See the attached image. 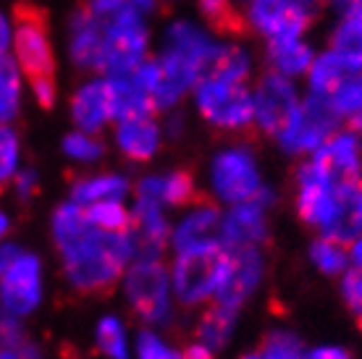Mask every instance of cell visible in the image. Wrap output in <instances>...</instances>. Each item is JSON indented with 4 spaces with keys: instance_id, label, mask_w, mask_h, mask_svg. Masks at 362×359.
<instances>
[{
    "instance_id": "obj_1",
    "label": "cell",
    "mask_w": 362,
    "mask_h": 359,
    "mask_svg": "<svg viewBox=\"0 0 362 359\" xmlns=\"http://www.w3.org/2000/svg\"><path fill=\"white\" fill-rule=\"evenodd\" d=\"M53 239L64 257L69 283L90 297L113 294L127 262L134 257V242L129 231L98 228L74 199L55 210Z\"/></svg>"
},
{
    "instance_id": "obj_2",
    "label": "cell",
    "mask_w": 362,
    "mask_h": 359,
    "mask_svg": "<svg viewBox=\"0 0 362 359\" xmlns=\"http://www.w3.org/2000/svg\"><path fill=\"white\" fill-rule=\"evenodd\" d=\"M228 249L223 244L213 242L189 244L179 249L173 265V288L181 305H199L208 297L218 294V288L226 278Z\"/></svg>"
},
{
    "instance_id": "obj_3",
    "label": "cell",
    "mask_w": 362,
    "mask_h": 359,
    "mask_svg": "<svg viewBox=\"0 0 362 359\" xmlns=\"http://www.w3.org/2000/svg\"><path fill=\"white\" fill-rule=\"evenodd\" d=\"M197 108L210 124L228 131H245L255 124L252 95L245 81L221 73H205L197 81Z\"/></svg>"
},
{
    "instance_id": "obj_4",
    "label": "cell",
    "mask_w": 362,
    "mask_h": 359,
    "mask_svg": "<svg viewBox=\"0 0 362 359\" xmlns=\"http://www.w3.org/2000/svg\"><path fill=\"white\" fill-rule=\"evenodd\" d=\"M147 50V32L134 8H121L116 16L103 21V53L100 69L110 76L132 73L142 63Z\"/></svg>"
},
{
    "instance_id": "obj_5",
    "label": "cell",
    "mask_w": 362,
    "mask_h": 359,
    "mask_svg": "<svg viewBox=\"0 0 362 359\" xmlns=\"http://www.w3.org/2000/svg\"><path fill=\"white\" fill-rule=\"evenodd\" d=\"M354 184V181H352ZM297 213L305 223L315 225L320 231H326L334 223L341 207L344 189L349 184H339L320 163L310 160L297 171Z\"/></svg>"
},
{
    "instance_id": "obj_6",
    "label": "cell",
    "mask_w": 362,
    "mask_h": 359,
    "mask_svg": "<svg viewBox=\"0 0 362 359\" xmlns=\"http://www.w3.org/2000/svg\"><path fill=\"white\" fill-rule=\"evenodd\" d=\"M127 297L139 317L160 325L171 314L168 299V273L160 257H139L127 273Z\"/></svg>"
},
{
    "instance_id": "obj_7",
    "label": "cell",
    "mask_w": 362,
    "mask_h": 359,
    "mask_svg": "<svg viewBox=\"0 0 362 359\" xmlns=\"http://www.w3.org/2000/svg\"><path fill=\"white\" fill-rule=\"evenodd\" d=\"M336 124H339V118L328 108L326 100L310 95L308 102L294 108L289 121L284 124V129L276 136L286 153H310V150H317L334 134Z\"/></svg>"
},
{
    "instance_id": "obj_8",
    "label": "cell",
    "mask_w": 362,
    "mask_h": 359,
    "mask_svg": "<svg viewBox=\"0 0 362 359\" xmlns=\"http://www.w3.org/2000/svg\"><path fill=\"white\" fill-rule=\"evenodd\" d=\"M13 47H16L18 69L29 79L53 76V50L47 40L45 16L32 6L16 8V29H13Z\"/></svg>"
},
{
    "instance_id": "obj_9",
    "label": "cell",
    "mask_w": 362,
    "mask_h": 359,
    "mask_svg": "<svg viewBox=\"0 0 362 359\" xmlns=\"http://www.w3.org/2000/svg\"><path fill=\"white\" fill-rule=\"evenodd\" d=\"M213 187L218 197L226 202H255L263 192V181L255 165V158L247 150H226L213 160Z\"/></svg>"
},
{
    "instance_id": "obj_10",
    "label": "cell",
    "mask_w": 362,
    "mask_h": 359,
    "mask_svg": "<svg viewBox=\"0 0 362 359\" xmlns=\"http://www.w3.org/2000/svg\"><path fill=\"white\" fill-rule=\"evenodd\" d=\"M40 260L35 254L18 252L16 260L11 262L6 273L0 276V302L6 307V312L13 317L29 314L40 305Z\"/></svg>"
},
{
    "instance_id": "obj_11",
    "label": "cell",
    "mask_w": 362,
    "mask_h": 359,
    "mask_svg": "<svg viewBox=\"0 0 362 359\" xmlns=\"http://www.w3.org/2000/svg\"><path fill=\"white\" fill-rule=\"evenodd\" d=\"M255 105V124L263 129L265 134H279L284 124L289 121L294 108L299 105L297 90L284 73H268L252 98Z\"/></svg>"
},
{
    "instance_id": "obj_12",
    "label": "cell",
    "mask_w": 362,
    "mask_h": 359,
    "mask_svg": "<svg viewBox=\"0 0 362 359\" xmlns=\"http://www.w3.org/2000/svg\"><path fill=\"white\" fill-rule=\"evenodd\" d=\"M228 249V270L226 278L221 283L216 294V302L221 305H228L239 310L245 305V299L252 294L257 283H260V276H263V260H260V252L252 244H245V247H226Z\"/></svg>"
},
{
    "instance_id": "obj_13",
    "label": "cell",
    "mask_w": 362,
    "mask_h": 359,
    "mask_svg": "<svg viewBox=\"0 0 362 359\" xmlns=\"http://www.w3.org/2000/svg\"><path fill=\"white\" fill-rule=\"evenodd\" d=\"M250 21L271 40H294L310 24V6L299 0H255Z\"/></svg>"
},
{
    "instance_id": "obj_14",
    "label": "cell",
    "mask_w": 362,
    "mask_h": 359,
    "mask_svg": "<svg viewBox=\"0 0 362 359\" xmlns=\"http://www.w3.org/2000/svg\"><path fill=\"white\" fill-rule=\"evenodd\" d=\"M129 234L134 242V254L139 257H160L171 242V225L163 218V210L158 202L136 197V210L132 216Z\"/></svg>"
},
{
    "instance_id": "obj_15",
    "label": "cell",
    "mask_w": 362,
    "mask_h": 359,
    "mask_svg": "<svg viewBox=\"0 0 362 359\" xmlns=\"http://www.w3.org/2000/svg\"><path fill=\"white\" fill-rule=\"evenodd\" d=\"M315 163H320L339 184H352L362 176V142L357 134H331L315 150Z\"/></svg>"
},
{
    "instance_id": "obj_16",
    "label": "cell",
    "mask_w": 362,
    "mask_h": 359,
    "mask_svg": "<svg viewBox=\"0 0 362 359\" xmlns=\"http://www.w3.org/2000/svg\"><path fill=\"white\" fill-rule=\"evenodd\" d=\"M263 205L257 202H239L234 210L221 220V244L223 247H245V244H265L268 228H265Z\"/></svg>"
},
{
    "instance_id": "obj_17",
    "label": "cell",
    "mask_w": 362,
    "mask_h": 359,
    "mask_svg": "<svg viewBox=\"0 0 362 359\" xmlns=\"http://www.w3.org/2000/svg\"><path fill=\"white\" fill-rule=\"evenodd\" d=\"M136 197L153 199L158 205H192V202H202V197L194 187V179H192L187 171H173L165 173V176H153V179H145L139 187H136Z\"/></svg>"
},
{
    "instance_id": "obj_18",
    "label": "cell",
    "mask_w": 362,
    "mask_h": 359,
    "mask_svg": "<svg viewBox=\"0 0 362 359\" xmlns=\"http://www.w3.org/2000/svg\"><path fill=\"white\" fill-rule=\"evenodd\" d=\"M74 121L82 126L84 131H98L103 124L113 118V90L108 81H90L74 98Z\"/></svg>"
},
{
    "instance_id": "obj_19",
    "label": "cell",
    "mask_w": 362,
    "mask_h": 359,
    "mask_svg": "<svg viewBox=\"0 0 362 359\" xmlns=\"http://www.w3.org/2000/svg\"><path fill=\"white\" fill-rule=\"evenodd\" d=\"M116 142L121 153L132 160H150L160 147V129L153 121V116L127 118L118 126Z\"/></svg>"
},
{
    "instance_id": "obj_20",
    "label": "cell",
    "mask_w": 362,
    "mask_h": 359,
    "mask_svg": "<svg viewBox=\"0 0 362 359\" xmlns=\"http://www.w3.org/2000/svg\"><path fill=\"white\" fill-rule=\"evenodd\" d=\"M103 53V18L84 8L71 21V58L82 69H100Z\"/></svg>"
},
{
    "instance_id": "obj_21",
    "label": "cell",
    "mask_w": 362,
    "mask_h": 359,
    "mask_svg": "<svg viewBox=\"0 0 362 359\" xmlns=\"http://www.w3.org/2000/svg\"><path fill=\"white\" fill-rule=\"evenodd\" d=\"M213 239L221 242V213L210 199H202V202H197L194 213H189L179 223L176 234H173V247L184 249L189 244L213 242Z\"/></svg>"
},
{
    "instance_id": "obj_22",
    "label": "cell",
    "mask_w": 362,
    "mask_h": 359,
    "mask_svg": "<svg viewBox=\"0 0 362 359\" xmlns=\"http://www.w3.org/2000/svg\"><path fill=\"white\" fill-rule=\"evenodd\" d=\"M110 90H113V118L127 121V118L136 116H150L155 108V102L150 100L132 73L124 76H110Z\"/></svg>"
},
{
    "instance_id": "obj_23",
    "label": "cell",
    "mask_w": 362,
    "mask_h": 359,
    "mask_svg": "<svg viewBox=\"0 0 362 359\" xmlns=\"http://www.w3.org/2000/svg\"><path fill=\"white\" fill-rule=\"evenodd\" d=\"M320 100H326L334 116L352 131H362V71H352L328 98Z\"/></svg>"
},
{
    "instance_id": "obj_24",
    "label": "cell",
    "mask_w": 362,
    "mask_h": 359,
    "mask_svg": "<svg viewBox=\"0 0 362 359\" xmlns=\"http://www.w3.org/2000/svg\"><path fill=\"white\" fill-rule=\"evenodd\" d=\"M236 312H239V310H234V307H228V305H221V302L210 305L208 310L202 312V317H199L197 328H194L197 341L205 343V346L213 351L223 349L228 341V336H231V328H234Z\"/></svg>"
},
{
    "instance_id": "obj_25",
    "label": "cell",
    "mask_w": 362,
    "mask_h": 359,
    "mask_svg": "<svg viewBox=\"0 0 362 359\" xmlns=\"http://www.w3.org/2000/svg\"><path fill=\"white\" fill-rule=\"evenodd\" d=\"M268 55H271L273 69L284 73V76L305 73L310 69V63H313V50L299 37H294V40H271Z\"/></svg>"
},
{
    "instance_id": "obj_26",
    "label": "cell",
    "mask_w": 362,
    "mask_h": 359,
    "mask_svg": "<svg viewBox=\"0 0 362 359\" xmlns=\"http://www.w3.org/2000/svg\"><path fill=\"white\" fill-rule=\"evenodd\" d=\"M129 181L124 176H92V179H79L74 184V202L76 205H95L105 199L127 197Z\"/></svg>"
},
{
    "instance_id": "obj_27",
    "label": "cell",
    "mask_w": 362,
    "mask_h": 359,
    "mask_svg": "<svg viewBox=\"0 0 362 359\" xmlns=\"http://www.w3.org/2000/svg\"><path fill=\"white\" fill-rule=\"evenodd\" d=\"M308 71H310V92H313V98H328L352 73L346 69V63L336 53H331V50L326 55H320L317 61L310 63Z\"/></svg>"
},
{
    "instance_id": "obj_28",
    "label": "cell",
    "mask_w": 362,
    "mask_h": 359,
    "mask_svg": "<svg viewBox=\"0 0 362 359\" xmlns=\"http://www.w3.org/2000/svg\"><path fill=\"white\" fill-rule=\"evenodd\" d=\"M21 69L11 55L0 58V124L13 121L18 113V98H21Z\"/></svg>"
},
{
    "instance_id": "obj_29",
    "label": "cell",
    "mask_w": 362,
    "mask_h": 359,
    "mask_svg": "<svg viewBox=\"0 0 362 359\" xmlns=\"http://www.w3.org/2000/svg\"><path fill=\"white\" fill-rule=\"evenodd\" d=\"M199 11L221 35L242 37L247 32V21L234 8L231 0H199Z\"/></svg>"
},
{
    "instance_id": "obj_30",
    "label": "cell",
    "mask_w": 362,
    "mask_h": 359,
    "mask_svg": "<svg viewBox=\"0 0 362 359\" xmlns=\"http://www.w3.org/2000/svg\"><path fill=\"white\" fill-rule=\"evenodd\" d=\"M87 218L92 223L103 228V231H129L132 225V216L127 213V207L121 205L118 199H105V202H95L87 210Z\"/></svg>"
},
{
    "instance_id": "obj_31",
    "label": "cell",
    "mask_w": 362,
    "mask_h": 359,
    "mask_svg": "<svg viewBox=\"0 0 362 359\" xmlns=\"http://www.w3.org/2000/svg\"><path fill=\"white\" fill-rule=\"evenodd\" d=\"M310 257L315 262L317 268L328 273V276H339L346 270V249L341 242H334V239H317L313 247H310Z\"/></svg>"
},
{
    "instance_id": "obj_32",
    "label": "cell",
    "mask_w": 362,
    "mask_h": 359,
    "mask_svg": "<svg viewBox=\"0 0 362 359\" xmlns=\"http://www.w3.org/2000/svg\"><path fill=\"white\" fill-rule=\"evenodd\" d=\"M260 354L263 359H302V343L297 336L286 331H273L268 333L260 343Z\"/></svg>"
},
{
    "instance_id": "obj_33",
    "label": "cell",
    "mask_w": 362,
    "mask_h": 359,
    "mask_svg": "<svg viewBox=\"0 0 362 359\" xmlns=\"http://www.w3.org/2000/svg\"><path fill=\"white\" fill-rule=\"evenodd\" d=\"M98 346L110 359H129L127 341H124V328L116 317H105L98 325Z\"/></svg>"
},
{
    "instance_id": "obj_34",
    "label": "cell",
    "mask_w": 362,
    "mask_h": 359,
    "mask_svg": "<svg viewBox=\"0 0 362 359\" xmlns=\"http://www.w3.org/2000/svg\"><path fill=\"white\" fill-rule=\"evenodd\" d=\"M18 139L6 124H0V189L16 176Z\"/></svg>"
},
{
    "instance_id": "obj_35",
    "label": "cell",
    "mask_w": 362,
    "mask_h": 359,
    "mask_svg": "<svg viewBox=\"0 0 362 359\" xmlns=\"http://www.w3.org/2000/svg\"><path fill=\"white\" fill-rule=\"evenodd\" d=\"M64 150L74 160L92 163L103 155V144H100L98 139H92L90 134H69L64 139Z\"/></svg>"
},
{
    "instance_id": "obj_36",
    "label": "cell",
    "mask_w": 362,
    "mask_h": 359,
    "mask_svg": "<svg viewBox=\"0 0 362 359\" xmlns=\"http://www.w3.org/2000/svg\"><path fill=\"white\" fill-rule=\"evenodd\" d=\"M341 294H344L346 307L357 314V320L362 323V268L346 270L344 281H341Z\"/></svg>"
},
{
    "instance_id": "obj_37",
    "label": "cell",
    "mask_w": 362,
    "mask_h": 359,
    "mask_svg": "<svg viewBox=\"0 0 362 359\" xmlns=\"http://www.w3.org/2000/svg\"><path fill=\"white\" fill-rule=\"evenodd\" d=\"M136 351H139V359H179L176 351L168 349L155 333L142 331L139 339H136Z\"/></svg>"
},
{
    "instance_id": "obj_38",
    "label": "cell",
    "mask_w": 362,
    "mask_h": 359,
    "mask_svg": "<svg viewBox=\"0 0 362 359\" xmlns=\"http://www.w3.org/2000/svg\"><path fill=\"white\" fill-rule=\"evenodd\" d=\"M129 0H87V6L84 8L90 11V13H95L98 18H110L116 16L121 8H127Z\"/></svg>"
},
{
    "instance_id": "obj_39",
    "label": "cell",
    "mask_w": 362,
    "mask_h": 359,
    "mask_svg": "<svg viewBox=\"0 0 362 359\" xmlns=\"http://www.w3.org/2000/svg\"><path fill=\"white\" fill-rule=\"evenodd\" d=\"M32 90H35V98L42 108H50V105L55 102L53 76H37V79H32Z\"/></svg>"
},
{
    "instance_id": "obj_40",
    "label": "cell",
    "mask_w": 362,
    "mask_h": 359,
    "mask_svg": "<svg viewBox=\"0 0 362 359\" xmlns=\"http://www.w3.org/2000/svg\"><path fill=\"white\" fill-rule=\"evenodd\" d=\"M16 192H18V197L24 199V202L35 197V192H37V173L35 171L16 173Z\"/></svg>"
},
{
    "instance_id": "obj_41",
    "label": "cell",
    "mask_w": 362,
    "mask_h": 359,
    "mask_svg": "<svg viewBox=\"0 0 362 359\" xmlns=\"http://www.w3.org/2000/svg\"><path fill=\"white\" fill-rule=\"evenodd\" d=\"M302 359H352L344 349H336V346H326V349H315L305 354Z\"/></svg>"
},
{
    "instance_id": "obj_42",
    "label": "cell",
    "mask_w": 362,
    "mask_h": 359,
    "mask_svg": "<svg viewBox=\"0 0 362 359\" xmlns=\"http://www.w3.org/2000/svg\"><path fill=\"white\" fill-rule=\"evenodd\" d=\"M11 42H13V35H11V21L0 13V58H6V55H8Z\"/></svg>"
},
{
    "instance_id": "obj_43",
    "label": "cell",
    "mask_w": 362,
    "mask_h": 359,
    "mask_svg": "<svg viewBox=\"0 0 362 359\" xmlns=\"http://www.w3.org/2000/svg\"><path fill=\"white\" fill-rule=\"evenodd\" d=\"M184 359H216V351L197 341V343H189V346L184 349Z\"/></svg>"
},
{
    "instance_id": "obj_44",
    "label": "cell",
    "mask_w": 362,
    "mask_h": 359,
    "mask_svg": "<svg viewBox=\"0 0 362 359\" xmlns=\"http://www.w3.org/2000/svg\"><path fill=\"white\" fill-rule=\"evenodd\" d=\"M16 254H18V249L16 247H0V276H3V273H6V268H8L11 262L16 260Z\"/></svg>"
},
{
    "instance_id": "obj_45",
    "label": "cell",
    "mask_w": 362,
    "mask_h": 359,
    "mask_svg": "<svg viewBox=\"0 0 362 359\" xmlns=\"http://www.w3.org/2000/svg\"><path fill=\"white\" fill-rule=\"evenodd\" d=\"M129 8H134L139 16L155 8V0H129Z\"/></svg>"
},
{
    "instance_id": "obj_46",
    "label": "cell",
    "mask_w": 362,
    "mask_h": 359,
    "mask_svg": "<svg viewBox=\"0 0 362 359\" xmlns=\"http://www.w3.org/2000/svg\"><path fill=\"white\" fill-rule=\"evenodd\" d=\"M352 260L357 268H362V236L354 239V247H352Z\"/></svg>"
},
{
    "instance_id": "obj_47",
    "label": "cell",
    "mask_w": 362,
    "mask_h": 359,
    "mask_svg": "<svg viewBox=\"0 0 362 359\" xmlns=\"http://www.w3.org/2000/svg\"><path fill=\"white\" fill-rule=\"evenodd\" d=\"M0 359H18V357H16V351L6 346V349H0Z\"/></svg>"
},
{
    "instance_id": "obj_48",
    "label": "cell",
    "mask_w": 362,
    "mask_h": 359,
    "mask_svg": "<svg viewBox=\"0 0 362 359\" xmlns=\"http://www.w3.org/2000/svg\"><path fill=\"white\" fill-rule=\"evenodd\" d=\"M6 231H8V218L0 213V239H3V234H6Z\"/></svg>"
},
{
    "instance_id": "obj_49",
    "label": "cell",
    "mask_w": 362,
    "mask_h": 359,
    "mask_svg": "<svg viewBox=\"0 0 362 359\" xmlns=\"http://www.w3.org/2000/svg\"><path fill=\"white\" fill-rule=\"evenodd\" d=\"M245 359H263V354H247Z\"/></svg>"
},
{
    "instance_id": "obj_50",
    "label": "cell",
    "mask_w": 362,
    "mask_h": 359,
    "mask_svg": "<svg viewBox=\"0 0 362 359\" xmlns=\"http://www.w3.org/2000/svg\"><path fill=\"white\" fill-rule=\"evenodd\" d=\"M360 325H362V323H360Z\"/></svg>"
}]
</instances>
